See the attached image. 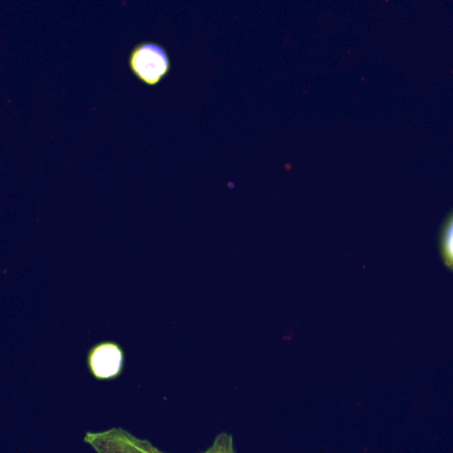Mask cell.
Masks as SVG:
<instances>
[{"instance_id": "obj_4", "label": "cell", "mask_w": 453, "mask_h": 453, "mask_svg": "<svg viewBox=\"0 0 453 453\" xmlns=\"http://www.w3.org/2000/svg\"><path fill=\"white\" fill-rule=\"evenodd\" d=\"M441 253L444 264L453 271V214L447 219L441 232Z\"/></svg>"}, {"instance_id": "obj_3", "label": "cell", "mask_w": 453, "mask_h": 453, "mask_svg": "<svg viewBox=\"0 0 453 453\" xmlns=\"http://www.w3.org/2000/svg\"><path fill=\"white\" fill-rule=\"evenodd\" d=\"M125 356L121 346L114 342H101L88 357L90 372L97 380H114L124 370Z\"/></svg>"}, {"instance_id": "obj_1", "label": "cell", "mask_w": 453, "mask_h": 453, "mask_svg": "<svg viewBox=\"0 0 453 453\" xmlns=\"http://www.w3.org/2000/svg\"><path fill=\"white\" fill-rule=\"evenodd\" d=\"M130 65L142 81L156 85L167 73L169 60L165 50L157 45L148 44L134 50L130 58Z\"/></svg>"}, {"instance_id": "obj_2", "label": "cell", "mask_w": 453, "mask_h": 453, "mask_svg": "<svg viewBox=\"0 0 453 453\" xmlns=\"http://www.w3.org/2000/svg\"><path fill=\"white\" fill-rule=\"evenodd\" d=\"M111 444L114 453H165L159 451L150 441L135 438L125 431L117 430L111 433ZM203 453H236L234 452V439L231 434L222 433L217 436L212 446Z\"/></svg>"}]
</instances>
